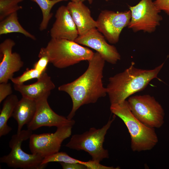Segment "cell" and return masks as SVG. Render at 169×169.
Instances as JSON below:
<instances>
[{
    "label": "cell",
    "mask_w": 169,
    "mask_h": 169,
    "mask_svg": "<svg viewBox=\"0 0 169 169\" xmlns=\"http://www.w3.org/2000/svg\"><path fill=\"white\" fill-rule=\"evenodd\" d=\"M39 53L46 55L55 67L64 68L81 61L90 60L94 52L74 41L51 38Z\"/></svg>",
    "instance_id": "277c9868"
},
{
    "label": "cell",
    "mask_w": 169,
    "mask_h": 169,
    "mask_svg": "<svg viewBox=\"0 0 169 169\" xmlns=\"http://www.w3.org/2000/svg\"><path fill=\"white\" fill-rule=\"evenodd\" d=\"M131 18L130 11L115 12L104 10L97 20V29L110 43L115 44L119 39L122 30L128 27Z\"/></svg>",
    "instance_id": "30bf717a"
},
{
    "label": "cell",
    "mask_w": 169,
    "mask_h": 169,
    "mask_svg": "<svg viewBox=\"0 0 169 169\" xmlns=\"http://www.w3.org/2000/svg\"><path fill=\"white\" fill-rule=\"evenodd\" d=\"M13 33H19L33 40H36L35 36L26 30L18 21L17 12L8 16L0 22V35Z\"/></svg>",
    "instance_id": "d6986e66"
},
{
    "label": "cell",
    "mask_w": 169,
    "mask_h": 169,
    "mask_svg": "<svg viewBox=\"0 0 169 169\" xmlns=\"http://www.w3.org/2000/svg\"><path fill=\"white\" fill-rule=\"evenodd\" d=\"M71 1L74 2H78L79 1H80V0H71Z\"/></svg>",
    "instance_id": "f1b7e54d"
},
{
    "label": "cell",
    "mask_w": 169,
    "mask_h": 169,
    "mask_svg": "<svg viewBox=\"0 0 169 169\" xmlns=\"http://www.w3.org/2000/svg\"><path fill=\"white\" fill-rule=\"evenodd\" d=\"M127 102L132 114L144 125L154 128L162 125L164 110L154 97L147 94L134 95L129 97Z\"/></svg>",
    "instance_id": "52a82bcc"
},
{
    "label": "cell",
    "mask_w": 169,
    "mask_h": 169,
    "mask_svg": "<svg viewBox=\"0 0 169 169\" xmlns=\"http://www.w3.org/2000/svg\"><path fill=\"white\" fill-rule=\"evenodd\" d=\"M55 17V20L50 32L51 38L74 41L79 35L67 6L62 5L59 7Z\"/></svg>",
    "instance_id": "5bb4252c"
},
{
    "label": "cell",
    "mask_w": 169,
    "mask_h": 169,
    "mask_svg": "<svg viewBox=\"0 0 169 169\" xmlns=\"http://www.w3.org/2000/svg\"><path fill=\"white\" fill-rule=\"evenodd\" d=\"M63 169H88L85 165L79 163L59 162Z\"/></svg>",
    "instance_id": "4316f807"
},
{
    "label": "cell",
    "mask_w": 169,
    "mask_h": 169,
    "mask_svg": "<svg viewBox=\"0 0 169 169\" xmlns=\"http://www.w3.org/2000/svg\"><path fill=\"white\" fill-rule=\"evenodd\" d=\"M66 6L76 26L79 35L85 34L91 30L96 28V21L92 18L90 9L83 2L71 1Z\"/></svg>",
    "instance_id": "2e32d148"
},
{
    "label": "cell",
    "mask_w": 169,
    "mask_h": 169,
    "mask_svg": "<svg viewBox=\"0 0 169 169\" xmlns=\"http://www.w3.org/2000/svg\"><path fill=\"white\" fill-rule=\"evenodd\" d=\"M53 162L82 164L87 166L88 169H102L104 167L103 165L92 160L82 161L70 156L65 152L59 151L44 158L42 164L47 165L49 163Z\"/></svg>",
    "instance_id": "ffe728a7"
},
{
    "label": "cell",
    "mask_w": 169,
    "mask_h": 169,
    "mask_svg": "<svg viewBox=\"0 0 169 169\" xmlns=\"http://www.w3.org/2000/svg\"><path fill=\"white\" fill-rule=\"evenodd\" d=\"M105 60L97 52L94 53L88 61V66L85 72L74 81L58 87L60 91L67 93L72 102L71 111L67 118L72 119L76 111L82 106L96 103L107 95L102 79Z\"/></svg>",
    "instance_id": "6da1fadb"
},
{
    "label": "cell",
    "mask_w": 169,
    "mask_h": 169,
    "mask_svg": "<svg viewBox=\"0 0 169 169\" xmlns=\"http://www.w3.org/2000/svg\"><path fill=\"white\" fill-rule=\"evenodd\" d=\"M131 13L128 26L135 32L143 31L149 33L154 32L162 20L161 12L152 0H141L136 5L128 6Z\"/></svg>",
    "instance_id": "ba28073f"
},
{
    "label": "cell",
    "mask_w": 169,
    "mask_h": 169,
    "mask_svg": "<svg viewBox=\"0 0 169 169\" xmlns=\"http://www.w3.org/2000/svg\"><path fill=\"white\" fill-rule=\"evenodd\" d=\"M48 98L46 97L36 101V112L32 120L27 125L28 129L33 131L42 126L58 128L65 125L73 126L75 121L54 112L48 104Z\"/></svg>",
    "instance_id": "8fae6325"
},
{
    "label": "cell",
    "mask_w": 169,
    "mask_h": 169,
    "mask_svg": "<svg viewBox=\"0 0 169 169\" xmlns=\"http://www.w3.org/2000/svg\"><path fill=\"white\" fill-rule=\"evenodd\" d=\"M0 103L8 96L12 94V89L9 83H0Z\"/></svg>",
    "instance_id": "d4e9b609"
},
{
    "label": "cell",
    "mask_w": 169,
    "mask_h": 169,
    "mask_svg": "<svg viewBox=\"0 0 169 169\" xmlns=\"http://www.w3.org/2000/svg\"><path fill=\"white\" fill-rule=\"evenodd\" d=\"M32 131L29 129L22 130L13 135L9 143L10 153L0 158V162L14 168L42 169L46 165H43L44 158L36 154H28L22 149L23 142L29 139Z\"/></svg>",
    "instance_id": "8992f818"
},
{
    "label": "cell",
    "mask_w": 169,
    "mask_h": 169,
    "mask_svg": "<svg viewBox=\"0 0 169 169\" xmlns=\"http://www.w3.org/2000/svg\"><path fill=\"white\" fill-rule=\"evenodd\" d=\"M39 59L36 62L33 66V68L43 73L45 72L48 64L49 63L48 57L46 55L39 53Z\"/></svg>",
    "instance_id": "cb8c5ba5"
},
{
    "label": "cell",
    "mask_w": 169,
    "mask_h": 169,
    "mask_svg": "<svg viewBox=\"0 0 169 169\" xmlns=\"http://www.w3.org/2000/svg\"><path fill=\"white\" fill-rule=\"evenodd\" d=\"M24 0H0V21L11 14L22 9L18 5Z\"/></svg>",
    "instance_id": "7402d4cb"
},
{
    "label": "cell",
    "mask_w": 169,
    "mask_h": 169,
    "mask_svg": "<svg viewBox=\"0 0 169 169\" xmlns=\"http://www.w3.org/2000/svg\"><path fill=\"white\" fill-rule=\"evenodd\" d=\"M151 69H138L131 65L124 71L110 77L106 87L110 105L122 102L131 95L144 89L157 78L164 65Z\"/></svg>",
    "instance_id": "7a4b0ae2"
},
{
    "label": "cell",
    "mask_w": 169,
    "mask_h": 169,
    "mask_svg": "<svg viewBox=\"0 0 169 169\" xmlns=\"http://www.w3.org/2000/svg\"><path fill=\"white\" fill-rule=\"evenodd\" d=\"M114 115L102 127L96 129L91 127L84 132L72 136L65 146L77 151H84L91 157L92 160L100 163L104 159L109 158L108 151L104 148L103 144L107 131L115 120Z\"/></svg>",
    "instance_id": "5b68a950"
},
{
    "label": "cell",
    "mask_w": 169,
    "mask_h": 169,
    "mask_svg": "<svg viewBox=\"0 0 169 169\" xmlns=\"http://www.w3.org/2000/svg\"><path fill=\"white\" fill-rule=\"evenodd\" d=\"M106 1H110L111 0H105Z\"/></svg>",
    "instance_id": "f546056e"
},
{
    "label": "cell",
    "mask_w": 169,
    "mask_h": 169,
    "mask_svg": "<svg viewBox=\"0 0 169 169\" xmlns=\"http://www.w3.org/2000/svg\"><path fill=\"white\" fill-rule=\"evenodd\" d=\"M105 39L97 28H95L85 34L79 35L74 41L95 50L105 61L115 64L120 59V54L115 47L108 44Z\"/></svg>",
    "instance_id": "7c38bea8"
},
{
    "label": "cell",
    "mask_w": 169,
    "mask_h": 169,
    "mask_svg": "<svg viewBox=\"0 0 169 169\" xmlns=\"http://www.w3.org/2000/svg\"><path fill=\"white\" fill-rule=\"evenodd\" d=\"M15 43L12 39H5L0 44V83H7L13 77L14 73L18 71L23 62L18 53L12 52Z\"/></svg>",
    "instance_id": "4fadbf2b"
},
{
    "label": "cell",
    "mask_w": 169,
    "mask_h": 169,
    "mask_svg": "<svg viewBox=\"0 0 169 169\" xmlns=\"http://www.w3.org/2000/svg\"><path fill=\"white\" fill-rule=\"evenodd\" d=\"M14 90L19 92L22 97L36 101L46 97H49L55 85L51 77L45 72L35 83L28 85L14 84Z\"/></svg>",
    "instance_id": "9a60e30c"
},
{
    "label": "cell",
    "mask_w": 169,
    "mask_h": 169,
    "mask_svg": "<svg viewBox=\"0 0 169 169\" xmlns=\"http://www.w3.org/2000/svg\"><path fill=\"white\" fill-rule=\"evenodd\" d=\"M153 2L158 10L163 11L169 15V0H155Z\"/></svg>",
    "instance_id": "484cf974"
},
{
    "label": "cell",
    "mask_w": 169,
    "mask_h": 169,
    "mask_svg": "<svg viewBox=\"0 0 169 169\" xmlns=\"http://www.w3.org/2000/svg\"><path fill=\"white\" fill-rule=\"evenodd\" d=\"M44 73L34 68L28 69L20 76L13 77L11 80L14 84H22L25 81L32 79H38Z\"/></svg>",
    "instance_id": "603a6c76"
},
{
    "label": "cell",
    "mask_w": 169,
    "mask_h": 169,
    "mask_svg": "<svg viewBox=\"0 0 169 169\" xmlns=\"http://www.w3.org/2000/svg\"><path fill=\"white\" fill-rule=\"evenodd\" d=\"M94 0H80V1L81 2H83L84 1H87L90 4H91L92 3L93 1Z\"/></svg>",
    "instance_id": "83f0119b"
},
{
    "label": "cell",
    "mask_w": 169,
    "mask_h": 169,
    "mask_svg": "<svg viewBox=\"0 0 169 169\" xmlns=\"http://www.w3.org/2000/svg\"><path fill=\"white\" fill-rule=\"evenodd\" d=\"M72 127H59L53 133L32 134L29 144L31 153L44 158L59 152L63 142L71 135Z\"/></svg>",
    "instance_id": "9c48e42d"
},
{
    "label": "cell",
    "mask_w": 169,
    "mask_h": 169,
    "mask_svg": "<svg viewBox=\"0 0 169 169\" xmlns=\"http://www.w3.org/2000/svg\"><path fill=\"white\" fill-rule=\"evenodd\" d=\"M36 109L37 102L35 100L22 97L18 101L12 116L18 123L17 133L22 131L24 125L28 124L32 120Z\"/></svg>",
    "instance_id": "e0dca14e"
},
{
    "label": "cell",
    "mask_w": 169,
    "mask_h": 169,
    "mask_svg": "<svg viewBox=\"0 0 169 169\" xmlns=\"http://www.w3.org/2000/svg\"><path fill=\"white\" fill-rule=\"evenodd\" d=\"M110 109L126 126L130 135L133 151L150 150L155 146L158 142V138L155 128L146 126L135 117L130 110L127 100L111 105Z\"/></svg>",
    "instance_id": "3957f363"
},
{
    "label": "cell",
    "mask_w": 169,
    "mask_h": 169,
    "mask_svg": "<svg viewBox=\"0 0 169 169\" xmlns=\"http://www.w3.org/2000/svg\"><path fill=\"white\" fill-rule=\"evenodd\" d=\"M17 96L11 94L4 101L0 114V136L8 134L12 130L7 124L9 118L12 116L15 108L18 101Z\"/></svg>",
    "instance_id": "ac0fdd59"
},
{
    "label": "cell",
    "mask_w": 169,
    "mask_h": 169,
    "mask_svg": "<svg viewBox=\"0 0 169 169\" xmlns=\"http://www.w3.org/2000/svg\"><path fill=\"white\" fill-rule=\"evenodd\" d=\"M39 7L42 11L43 18L40 24L39 29L43 31L47 29L49 23L52 17L53 14L51 12L53 7L58 3L68 0H31Z\"/></svg>",
    "instance_id": "44dd1931"
}]
</instances>
